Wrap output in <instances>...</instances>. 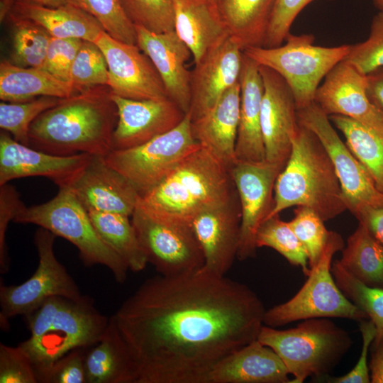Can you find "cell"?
Here are the masks:
<instances>
[{
  "label": "cell",
  "mask_w": 383,
  "mask_h": 383,
  "mask_svg": "<svg viewBox=\"0 0 383 383\" xmlns=\"http://www.w3.org/2000/svg\"><path fill=\"white\" fill-rule=\"evenodd\" d=\"M276 0H216L228 34L242 48L262 47Z\"/></svg>",
  "instance_id": "obj_31"
},
{
  "label": "cell",
  "mask_w": 383,
  "mask_h": 383,
  "mask_svg": "<svg viewBox=\"0 0 383 383\" xmlns=\"http://www.w3.org/2000/svg\"><path fill=\"white\" fill-rule=\"evenodd\" d=\"M274 193V206L268 218L294 206L313 210L324 221L348 210L328 154L316 135L301 124Z\"/></svg>",
  "instance_id": "obj_4"
},
{
  "label": "cell",
  "mask_w": 383,
  "mask_h": 383,
  "mask_svg": "<svg viewBox=\"0 0 383 383\" xmlns=\"http://www.w3.org/2000/svg\"><path fill=\"white\" fill-rule=\"evenodd\" d=\"M112 99L118 112L113 134V150L141 145L174 128L186 115L170 99L138 100L112 93Z\"/></svg>",
  "instance_id": "obj_20"
},
{
  "label": "cell",
  "mask_w": 383,
  "mask_h": 383,
  "mask_svg": "<svg viewBox=\"0 0 383 383\" xmlns=\"http://www.w3.org/2000/svg\"><path fill=\"white\" fill-rule=\"evenodd\" d=\"M289 374L277 353L256 339L219 361L205 383H290Z\"/></svg>",
  "instance_id": "obj_24"
},
{
  "label": "cell",
  "mask_w": 383,
  "mask_h": 383,
  "mask_svg": "<svg viewBox=\"0 0 383 383\" xmlns=\"http://www.w3.org/2000/svg\"><path fill=\"white\" fill-rule=\"evenodd\" d=\"M314 40L311 34L289 33L278 47H251L243 52L259 65L279 74L290 87L300 109L314 102L321 82L350 50V45H316Z\"/></svg>",
  "instance_id": "obj_8"
},
{
  "label": "cell",
  "mask_w": 383,
  "mask_h": 383,
  "mask_svg": "<svg viewBox=\"0 0 383 383\" xmlns=\"http://www.w3.org/2000/svg\"><path fill=\"white\" fill-rule=\"evenodd\" d=\"M260 71L263 82L260 125L265 160L283 170L299 126L297 107L290 87L279 74L260 65Z\"/></svg>",
  "instance_id": "obj_16"
},
{
  "label": "cell",
  "mask_w": 383,
  "mask_h": 383,
  "mask_svg": "<svg viewBox=\"0 0 383 383\" xmlns=\"http://www.w3.org/2000/svg\"><path fill=\"white\" fill-rule=\"evenodd\" d=\"M367 92L370 101L383 113V68L366 75Z\"/></svg>",
  "instance_id": "obj_51"
},
{
  "label": "cell",
  "mask_w": 383,
  "mask_h": 383,
  "mask_svg": "<svg viewBox=\"0 0 383 383\" xmlns=\"http://www.w3.org/2000/svg\"><path fill=\"white\" fill-rule=\"evenodd\" d=\"M9 13L34 22L51 37L57 38H79L94 42L105 31L94 16L69 3L55 8L15 3Z\"/></svg>",
  "instance_id": "obj_29"
},
{
  "label": "cell",
  "mask_w": 383,
  "mask_h": 383,
  "mask_svg": "<svg viewBox=\"0 0 383 383\" xmlns=\"http://www.w3.org/2000/svg\"><path fill=\"white\" fill-rule=\"evenodd\" d=\"M313 1L316 0H276L262 47L281 45L290 33L296 16Z\"/></svg>",
  "instance_id": "obj_45"
},
{
  "label": "cell",
  "mask_w": 383,
  "mask_h": 383,
  "mask_svg": "<svg viewBox=\"0 0 383 383\" xmlns=\"http://www.w3.org/2000/svg\"><path fill=\"white\" fill-rule=\"evenodd\" d=\"M199 146L193 136L192 120L187 113L171 131L135 148L113 150L104 159L130 182L140 196L161 182Z\"/></svg>",
  "instance_id": "obj_10"
},
{
  "label": "cell",
  "mask_w": 383,
  "mask_h": 383,
  "mask_svg": "<svg viewBox=\"0 0 383 383\" xmlns=\"http://www.w3.org/2000/svg\"><path fill=\"white\" fill-rule=\"evenodd\" d=\"M135 26L136 45L156 68L168 98L187 113L191 104V71L185 65L192 55L189 48L174 30L153 33Z\"/></svg>",
  "instance_id": "obj_22"
},
{
  "label": "cell",
  "mask_w": 383,
  "mask_h": 383,
  "mask_svg": "<svg viewBox=\"0 0 383 383\" xmlns=\"http://www.w3.org/2000/svg\"><path fill=\"white\" fill-rule=\"evenodd\" d=\"M314 102L328 116L350 118L383 135V113L368 97L366 75L343 60L326 76Z\"/></svg>",
  "instance_id": "obj_18"
},
{
  "label": "cell",
  "mask_w": 383,
  "mask_h": 383,
  "mask_svg": "<svg viewBox=\"0 0 383 383\" xmlns=\"http://www.w3.org/2000/svg\"><path fill=\"white\" fill-rule=\"evenodd\" d=\"M294 213V218L288 223L305 248L311 268L320 258L330 231L325 227L324 221L309 208L297 206Z\"/></svg>",
  "instance_id": "obj_42"
},
{
  "label": "cell",
  "mask_w": 383,
  "mask_h": 383,
  "mask_svg": "<svg viewBox=\"0 0 383 383\" xmlns=\"http://www.w3.org/2000/svg\"><path fill=\"white\" fill-rule=\"evenodd\" d=\"M70 188L87 211L131 216L140 198L130 182L102 156H92Z\"/></svg>",
  "instance_id": "obj_23"
},
{
  "label": "cell",
  "mask_w": 383,
  "mask_h": 383,
  "mask_svg": "<svg viewBox=\"0 0 383 383\" xmlns=\"http://www.w3.org/2000/svg\"><path fill=\"white\" fill-rule=\"evenodd\" d=\"M372 356L369 364L370 382L383 383V340L372 343Z\"/></svg>",
  "instance_id": "obj_52"
},
{
  "label": "cell",
  "mask_w": 383,
  "mask_h": 383,
  "mask_svg": "<svg viewBox=\"0 0 383 383\" xmlns=\"http://www.w3.org/2000/svg\"><path fill=\"white\" fill-rule=\"evenodd\" d=\"M25 205L15 187L7 184L0 185V272L9 271L10 261L6 243V233L11 221H13Z\"/></svg>",
  "instance_id": "obj_48"
},
{
  "label": "cell",
  "mask_w": 383,
  "mask_h": 383,
  "mask_svg": "<svg viewBox=\"0 0 383 383\" xmlns=\"http://www.w3.org/2000/svg\"><path fill=\"white\" fill-rule=\"evenodd\" d=\"M7 17L13 25L10 62L18 66L43 69L51 35L30 20L13 13Z\"/></svg>",
  "instance_id": "obj_35"
},
{
  "label": "cell",
  "mask_w": 383,
  "mask_h": 383,
  "mask_svg": "<svg viewBox=\"0 0 383 383\" xmlns=\"http://www.w3.org/2000/svg\"><path fill=\"white\" fill-rule=\"evenodd\" d=\"M174 31L198 63L213 48L229 36L213 0H172Z\"/></svg>",
  "instance_id": "obj_27"
},
{
  "label": "cell",
  "mask_w": 383,
  "mask_h": 383,
  "mask_svg": "<svg viewBox=\"0 0 383 383\" xmlns=\"http://www.w3.org/2000/svg\"><path fill=\"white\" fill-rule=\"evenodd\" d=\"M77 91L70 82L62 80L43 68L26 67L2 60L0 64V99L23 102L41 96L66 98Z\"/></svg>",
  "instance_id": "obj_30"
},
{
  "label": "cell",
  "mask_w": 383,
  "mask_h": 383,
  "mask_svg": "<svg viewBox=\"0 0 383 383\" xmlns=\"http://www.w3.org/2000/svg\"><path fill=\"white\" fill-rule=\"evenodd\" d=\"M240 104L239 82L229 89L206 114L192 121L195 140L230 170L236 161L235 149Z\"/></svg>",
  "instance_id": "obj_25"
},
{
  "label": "cell",
  "mask_w": 383,
  "mask_h": 383,
  "mask_svg": "<svg viewBox=\"0 0 383 383\" xmlns=\"http://www.w3.org/2000/svg\"><path fill=\"white\" fill-rule=\"evenodd\" d=\"M121 2L135 26L153 33L174 30L172 0H121Z\"/></svg>",
  "instance_id": "obj_41"
},
{
  "label": "cell",
  "mask_w": 383,
  "mask_h": 383,
  "mask_svg": "<svg viewBox=\"0 0 383 383\" xmlns=\"http://www.w3.org/2000/svg\"><path fill=\"white\" fill-rule=\"evenodd\" d=\"M82 41L79 38L51 37L43 69L55 77L70 82L72 65Z\"/></svg>",
  "instance_id": "obj_46"
},
{
  "label": "cell",
  "mask_w": 383,
  "mask_h": 383,
  "mask_svg": "<svg viewBox=\"0 0 383 383\" xmlns=\"http://www.w3.org/2000/svg\"><path fill=\"white\" fill-rule=\"evenodd\" d=\"M108 65L101 49L94 42L83 40L70 71V83L78 91L107 86Z\"/></svg>",
  "instance_id": "obj_40"
},
{
  "label": "cell",
  "mask_w": 383,
  "mask_h": 383,
  "mask_svg": "<svg viewBox=\"0 0 383 383\" xmlns=\"http://www.w3.org/2000/svg\"><path fill=\"white\" fill-rule=\"evenodd\" d=\"M257 340L280 357L294 377L290 383H302L311 376L322 377L352 345L348 332L327 318L305 319L287 330L263 324Z\"/></svg>",
  "instance_id": "obj_6"
},
{
  "label": "cell",
  "mask_w": 383,
  "mask_h": 383,
  "mask_svg": "<svg viewBox=\"0 0 383 383\" xmlns=\"http://www.w3.org/2000/svg\"><path fill=\"white\" fill-rule=\"evenodd\" d=\"M338 261L365 285L383 288V245L363 223L348 237Z\"/></svg>",
  "instance_id": "obj_32"
},
{
  "label": "cell",
  "mask_w": 383,
  "mask_h": 383,
  "mask_svg": "<svg viewBox=\"0 0 383 383\" xmlns=\"http://www.w3.org/2000/svg\"><path fill=\"white\" fill-rule=\"evenodd\" d=\"M241 211L238 193L196 215L191 226L204 256V267L225 276L237 258Z\"/></svg>",
  "instance_id": "obj_21"
},
{
  "label": "cell",
  "mask_w": 383,
  "mask_h": 383,
  "mask_svg": "<svg viewBox=\"0 0 383 383\" xmlns=\"http://www.w3.org/2000/svg\"><path fill=\"white\" fill-rule=\"evenodd\" d=\"M257 248L268 247L282 255L290 264L301 268L305 276L310 272L306 250L289 224L279 214L266 219L260 226L257 235Z\"/></svg>",
  "instance_id": "obj_37"
},
{
  "label": "cell",
  "mask_w": 383,
  "mask_h": 383,
  "mask_svg": "<svg viewBox=\"0 0 383 383\" xmlns=\"http://www.w3.org/2000/svg\"><path fill=\"white\" fill-rule=\"evenodd\" d=\"M328 117L343 134L346 145L383 194V135L343 116Z\"/></svg>",
  "instance_id": "obj_34"
},
{
  "label": "cell",
  "mask_w": 383,
  "mask_h": 383,
  "mask_svg": "<svg viewBox=\"0 0 383 383\" xmlns=\"http://www.w3.org/2000/svg\"><path fill=\"white\" fill-rule=\"evenodd\" d=\"M15 3H26L40 5L46 7L55 8L66 4L68 0H12Z\"/></svg>",
  "instance_id": "obj_53"
},
{
  "label": "cell",
  "mask_w": 383,
  "mask_h": 383,
  "mask_svg": "<svg viewBox=\"0 0 383 383\" xmlns=\"http://www.w3.org/2000/svg\"><path fill=\"white\" fill-rule=\"evenodd\" d=\"M373 3L379 11H383V0H373Z\"/></svg>",
  "instance_id": "obj_55"
},
{
  "label": "cell",
  "mask_w": 383,
  "mask_h": 383,
  "mask_svg": "<svg viewBox=\"0 0 383 383\" xmlns=\"http://www.w3.org/2000/svg\"><path fill=\"white\" fill-rule=\"evenodd\" d=\"M344 246L341 235L330 231L323 252L310 268L304 285L288 301L266 310L263 324L275 328L315 318H341L357 321L368 318L365 312L344 295L333 276V257Z\"/></svg>",
  "instance_id": "obj_9"
},
{
  "label": "cell",
  "mask_w": 383,
  "mask_h": 383,
  "mask_svg": "<svg viewBox=\"0 0 383 383\" xmlns=\"http://www.w3.org/2000/svg\"><path fill=\"white\" fill-rule=\"evenodd\" d=\"M213 1H215L216 0H213Z\"/></svg>",
  "instance_id": "obj_56"
},
{
  "label": "cell",
  "mask_w": 383,
  "mask_h": 383,
  "mask_svg": "<svg viewBox=\"0 0 383 383\" xmlns=\"http://www.w3.org/2000/svg\"><path fill=\"white\" fill-rule=\"evenodd\" d=\"M56 235L40 227L34 242L39 261L36 270L26 282L18 285H0V323L2 330L9 328V319L19 315H28L46 299L60 296L81 300L80 290L66 268L57 259L54 252Z\"/></svg>",
  "instance_id": "obj_11"
},
{
  "label": "cell",
  "mask_w": 383,
  "mask_h": 383,
  "mask_svg": "<svg viewBox=\"0 0 383 383\" xmlns=\"http://www.w3.org/2000/svg\"><path fill=\"white\" fill-rule=\"evenodd\" d=\"M94 43L105 56L107 86L113 94L138 100L169 99L156 68L137 45L118 40L105 31Z\"/></svg>",
  "instance_id": "obj_15"
},
{
  "label": "cell",
  "mask_w": 383,
  "mask_h": 383,
  "mask_svg": "<svg viewBox=\"0 0 383 383\" xmlns=\"http://www.w3.org/2000/svg\"><path fill=\"white\" fill-rule=\"evenodd\" d=\"M94 16L112 38L136 45L135 26L127 16L121 0H68Z\"/></svg>",
  "instance_id": "obj_39"
},
{
  "label": "cell",
  "mask_w": 383,
  "mask_h": 383,
  "mask_svg": "<svg viewBox=\"0 0 383 383\" xmlns=\"http://www.w3.org/2000/svg\"><path fill=\"white\" fill-rule=\"evenodd\" d=\"M92 156L50 154L18 143L3 131L0 134V185L22 177H44L59 188L70 187Z\"/></svg>",
  "instance_id": "obj_17"
},
{
  "label": "cell",
  "mask_w": 383,
  "mask_h": 383,
  "mask_svg": "<svg viewBox=\"0 0 383 383\" xmlns=\"http://www.w3.org/2000/svg\"><path fill=\"white\" fill-rule=\"evenodd\" d=\"M24 317L30 336L19 345L30 358L38 382L68 352L96 343L109 321L88 296L78 301L51 296Z\"/></svg>",
  "instance_id": "obj_5"
},
{
  "label": "cell",
  "mask_w": 383,
  "mask_h": 383,
  "mask_svg": "<svg viewBox=\"0 0 383 383\" xmlns=\"http://www.w3.org/2000/svg\"><path fill=\"white\" fill-rule=\"evenodd\" d=\"M265 311L249 287L202 267L148 278L111 317L135 383H205L219 361L257 339Z\"/></svg>",
  "instance_id": "obj_1"
},
{
  "label": "cell",
  "mask_w": 383,
  "mask_h": 383,
  "mask_svg": "<svg viewBox=\"0 0 383 383\" xmlns=\"http://www.w3.org/2000/svg\"><path fill=\"white\" fill-rule=\"evenodd\" d=\"M236 194L230 169L200 145L137 205L159 220L191 225L200 212Z\"/></svg>",
  "instance_id": "obj_3"
},
{
  "label": "cell",
  "mask_w": 383,
  "mask_h": 383,
  "mask_svg": "<svg viewBox=\"0 0 383 383\" xmlns=\"http://www.w3.org/2000/svg\"><path fill=\"white\" fill-rule=\"evenodd\" d=\"M13 222L32 223L72 243L83 263L91 267H106L116 281L123 284L129 270L124 262L100 238L88 211L70 187L59 188L55 196L47 202L24 206Z\"/></svg>",
  "instance_id": "obj_7"
},
{
  "label": "cell",
  "mask_w": 383,
  "mask_h": 383,
  "mask_svg": "<svg viewBox=\"0 0 383 383\" xmlns=\"http://www.w3.org/2000/svg\"><path fill=\"white\" fill-rule=\"evenodd\" d=\"M360 331L362 335V348L357 362L354 367L347 374L338 377L328 379L332 383H369L370 373L368 365L369 349L377 335L374 324L368 318L360 321Z\"/></svg>",
  "instance_id": "obj_49"
},
{
  "label": "cell",
  "mask_w": 383,
  "mask_h": 383,
  "mask_svg": "<svg viewBox=\"0 0 383 383\" xmlns=\"http://www.w3.org/2000/svg\"><path fill=\"white\" fill-rule=\"evenodd\" d=\"M299 124L312 131L328 154L343 199L353 215L370 206L383 205V194L365 167L343 142L328 116L315 103L297 109Z\"/></svg>",
  "instance_id": "obj_13"
},
{
  "label": "cell",
  "mask_w": 383,
  "mask_h": 383,
  "mask_svg": "<svg viewBox=\"0 0 383 383\" xmlns=\"http://www.w3.org/2000/svg\"><path fill=\"white\" fill-rule=\"evenodd\" d=\"M86 383H135L132 360L112 317L100 338L85 353Z\"/></svg>",
  "instance_id": "obj_28"
},
{
  "label": "cell",
  "mask_w": 383,
  "mask_h": 383,
  "mask_svg": "<svg viewBox=\"0 0 383 383\" xmlns=\"http://www.w3.org/2000/svg\"><path fill=\"white\" fill-rule=\"evenodd\" d=\"M343 61L364 75L383 68V11L373 17L368 38L350 45Z\"/></svg>",
  "instance_id": "obj_43"
},
{
  "label": "cell",
  "mask_w": 383,
  "mask_h": 383,
  "mask_svg": "<svg viewBox=\"0 0 383 383\" xmlns=\"http://www.w3.org/2000/svg\"><path fill=\"white\" fill-rule=\"evenodd\" d=\"M117 107L108 86H97L61 98L39 115L29 130L30 147L68 156H106L112 150Z\"/></svg>",
  "instance_id": "obj_2"
},
{
  "label": "cell",
  "mask_w": 383,
  "mask_h": 383,
  "mask_svg": "<svg viewBox=\"0 0 383 383\" xmlns=\"http://www.w3.org/2000/svg\"><path fill=\"white\" fill-rule=\"evenodd\" d=\"M88 213L101 240L118 255L130 270L138 272L145 268L148 262L130 216L96 211H88Z\"/></svg>",
  "instance_id": "obj_33"
},
{
  "label": "cell",
  "mask_w": 383,
  "mask_h": 383,
  "mask_svg": "<svg viewBox=\"0 0 383 383\" xmlns=\"http://www.w3.org/2000/svg\"><path fill=\"white\" fill-rule=\"evenodd\" d=\"M85 348H75L59 358L39 378L38 383H86Z\"/></svg>",
  "instance_id": "obj_47"
},
{
  "label": "cell",
  "mask_w": 383,
  "mask_h": 383,
  "mask_svg": "<svg viewBox=\"0 0 383 383\" xmlns=\"http://www.w3.org/2000/svg\"><path fill=\"white\" fill-rule=\"evenodd\" d=\"M243 50L228 36L209 50L191 71L192 121L213 108L220 98L240 82Z\"/></svg>",
  "instance_id": "obj_19"
},
{
  "label": "cell",
  "mask_w": 383,
  "mask_h": 383,
  "mask_svg": "<svg viewBox=\"0 0 383 383\" xmlns=\"http://www.w3.org/2000/svg\"><path fill=\"white\" fill-rule=\"evenodd\" d=\"M0 383H38L31 360L19 345L0 343Z\"/></svg>",
  "instance_id": "obj_44"
},
{
  "label": "cell",
  "mask_w": 383,
  "mask_h": 383,
  "mask_svg": "<svg viewBox=\"0 0 383 383\" xmlns=\"http://www.w3.org/2000/svg\"><path fill=\"white\" fill-rule=\"evenodd\" d=\"M282 170L266 160L260 162L236 160L230 170L241 211L237 254L240 261L256 255V235L273 209L274 184Z\"/></svg>",
  "instance_id": "obj_14"
},
{
  "label": "cell",
  "mask_w": 383,
  "mask_h": 383,
  "mask_svg": "<svg viewBox=\"0 0 383 383\" xmlns=\"http://www.w3.org/2000/svg\"><path fill=\"white\" fill-rule=\"evenodd\" d=\"M15 2L12 0H1L0 17L1 21L8 16Z\"/></svg>",
  "instance_id": "obj_54"
},
{
  "label": "cell",
  "mask_w": 383,
  "mask_h": 383,
  "mask_svg": "<svg viewBox=\"0 0 383 383\" xmlns=\"http://www.w3.org/2000/svg\"><path fill=\"white\" fill-rule=\"evenodd\" d=\"M60 98L41 96L23 102L0 103V127L14 140L30 146L29 130L36 118L54 106Z\"/></svg>",
  "instance_id": "obj_38"
},
{
  "label": "cell",
  "mask_w": 383,
  "mask_h": 383,
  "mask_svg": "<svg viewBox=\"0 0 383 383\" xmlns=\"http://www.w3.org/2000/svg\"><path fill=\"white\" fill-rule=\"evenodd\" d=\"M131 222L148 262L159 274L177 276L204 267V253L191 225L159 220L138 205Z\"/></svg>",
  "instance_id": "obj_12"
},
{
  "label": "cell",
  "mask_w": 383,
  "mask_h": 383,
  "mask_svg": "<svg viewBox=\"0 0 383 383\" xmlns=\"http://www.w3.org/2000/svg\"><path fill=\"white\" fill-rule=\"evenodd\" d=\"M355 217L383 245V205L367 206Z\"/></svg>",
  "instance_id": "obj_50"
},
{
  "label": "cell",
  "mask_w": 383,
  "mask_h": 383,
  "mask_svg": "<svg viewBox=\"0 0 383 383\" xmlns=\"http://www.w3.org/2000/svg\"><path fill=\"white\" fill-rule=\"evenodd\" d=\"M331 272L344 295L374 324L377 335L372 343L383 340V288L365 285L345 270L338 260L332 263Z\"/></svg>",
  "instance_id": "obj_36"
},
{
  "label": "cell",
  "mask_w": 383,
  "mask_h": 383,
  "mask_svg": "<svg viewBox=\"0 0 383 383\" xmlns=\"http://www.w3.org/2000/svg\"><path fill=\"white\" fill-rule=\"evenodd\" d=\"M240 84V104L235 149V160L263 162L265 154L260 125L262 78L260 65L245 54Z\"/></svg>",
  "instance_id": "obj_26"
}]
</instances>
